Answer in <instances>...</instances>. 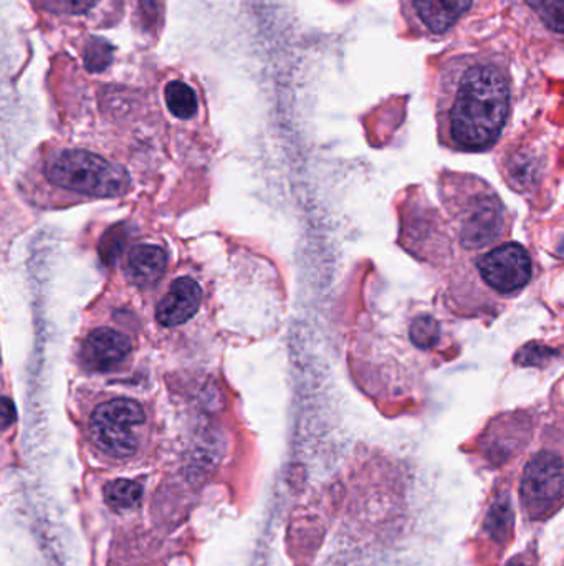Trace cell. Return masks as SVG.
<instances>
[{
    "label": "cell",
    "mask_w": 564,
    "mask_h": 566,
    "mask_svg": "<svg viewBox=\"0 0 564 566\" xmlns=\"http://www.w3.org/2000/svg\"><path fill=\"white\" fill-rule=\"evenodd\" d=\"M512 109V77L496 55L447 58L435 82L438 136L459 151H485L498 141Z\"/></svg>",
    "instance_id": "cell-1"
},
{
    "label": "cell",
    "mask_w": 564,
    "mask_h": 566,
    "mask_svg": "<svg viewBox=\"0 0 564 566\" xmlns=\"http://www.w3.org/2000/svg\"><path fill=\"white\" fill-rule=\"evenodd\" d=\"M47 174L55 186L92 197L119 196L130 186L127 171L89 151H61Z\"/></svg>",
    "instance_id": "cell-2"
},
{
    "label": "cell",
    "mask_w": 564,
    "mask_h": 566,
    "mask_svg": "<svg viewBox=\"0 0 564 566\" xmlns=\"http://www.w3.org/2000/svg\"><path fill=\"white\" fill-rule=\"evenodd\" d=\"M144 423V407L137 401L121 397L96 407L90 419V436L96 449L108 458H133L140 449Z\"/></svg>",
    "instance_id": "cell-3"
},
{
    "label": "cell",
    "mask_w": 564,
    "mask_h": 566,
    "mask_svg": "<svg viewBox=\"0 0 564 566\" xmlns=\"http://www.w3.org/2000/svg\"><path fill=\"white\" fill-rule=\"evenodd\" d=\"M521 500L531 519H544L564 500V461L553 452H540L527 467L520 488Z\"/></svg>",
    "instance_id": "cell-4"
},
{
    "label": "cell",
    "mask_w": 564,
    "mask_h": 566,
    "mask_svg": "<svg viewBox=\"0 0 564 566\" xmlns=\"http://www.w3.org/2000/svg\"><path fill=\"white\" fill-rule=\"evenodd\" d=\"M479 270L483 280L496 292L514 293L530 281V254L518 244L502 245L480 258Z\"/></svg>",
    "instance_id": "cell-5"
},
{
    "label": "cell",
    "mask_w": 564,
    "mask_h": 566,
    "mask_svg": "<svg viewBox=\"0 0 564 566\" xmlns=\"http://www.w3.org/2000/svg\"><path fill=\"white\" fill-rule=\"evenodd\" d=\"M472 0H408L409 22L422 34L443 35L459 24Z\"/></svg>",
    "instance_id": "cell-6"
},
{
    "label": "cell",
    "mask_w": 564,
    "mask_h": 566,
    "mask_svg": "<svg viewBox=\"0 0 564 566\" xmlns=\"http://www.w3.org/2000/svg\"><path fill=\"white\" fill-rule=\"evenodd\" d=\"M131 339L113 328H98L86 336L82 346V361L89 370L113 371L131 355Z\"/></svg>",
    "instance_id": "cell-7"
},
{
    "label": "cell",
    "mask_w": 564,
    "mask_h": 566,
    "mask_svg": "<svg viewBox=\"0 0 564 566\" xmlns=\"http://www.w3.org/2000/svg\"><path fill=\"white\" fill-rule=\"evenodd\" d=\"M201 300L202 290L195 278H177L157 305V323L163 326L184 325L199 312Z\"/></svg>",
    "instance_id": "cell-8"
},
{
    "label": "cell",
    "mask_w": 564,
    "mask_h": 566,
    "mask_svg": "<svg viewBox=\"0 0 564 566\" xmlns=\"http://www.w3.org/2000/svg\"><path fill=\"white\" fill-rule=\"evenodd\" d=\"M167 267V255L157 245L141 244L130 252L127 275L137 286H150L163 277Z\"/></svg>",
    "instance_id": "cell-9"
},
{
    "label": "cell",
    "mask_w": 564,
    "mask_h": 566,
    "mask_svg": "<svg viewBox=\"0 0 564 566\" xmlns=\"http://www.w3.org/2000/svg\"><path fill=\"white\" fill-rule=\"evenodd\" d=\"M512 525H514L512 500L508 499L507 494H502L490 507L485 520V532L493 542L505 543L510 535Z\"/></svg>",
    "instance_id": "cell-10"
},
{
    "label": "cell",
    "mask_w": 564,
    "mask_h": 566,
    "mask_svg": "<svg viewBox=\"0 0 564 566\" xmlns=\"http://www.w3.org/2000/svg\"><path fill=\"white\" fill-rule=\"evenodd\" d=\"M164 99L167 108L176 118L189 119L198 113V96L195 90L184 82H171L166 86Z\"/></svg>",
    "instance_id": "cell-11"
},
{
    "label": "cell",
    "mask_w": 564,
    "mask_h": 566,
    "mask_svg": "<svg viewBox=\"0 0 564 566\" xmlns=\"http://www.w3.org/2000/svg\"><path fill=\"white\" fill-rule=\"evenodd\" d=\"M554 37L564 38V0H525Z\"/></svg>",
    "instance_id": "cell-12"
},
{
    "label": "cell",
    "mask_w": 564,
    "mask_h": 566,
    "mask_svg": "<svg viewBox=\"0 0 564 566\" xmlns=\"http://www.w3.org/2000/svg\"><path fill=\"white\" fill-rule=\"evenodd\" d=\"M106 503L115 510L133 509L143 497V487L138 482L119 478L108 484L105 490Z\"/></svg>",
    "instance_id": "cell-13"
},
{
    "label": "cell",
    "mask_w": 564,
    "mask_h": 566,
    "mask_svg": "<svg viewBox=\"0 0 564 566\" xmlns=\"http://www.w3.org/2000/svg\"><path fill=\"white\" fill-rule=\"evenodd\" d=\"M113 51H115V48L111 47L109 42L98 37L92 38L86 44L85 55H83L86 70L92 73H99L106 70L109 63H111Z\"/></svg>",
    "instance_id": "cell-14"
},
{
    "label": "cell",
    "mask_w": 564,
    "mask_h": 566,
    "mask_svg": "<svg viewBox=\"0 0 564 566\" xmlns=\"http://www.w3.org/2000/svg\"><path fill=\"white\" fill-rule=\"evenodd\" d=\"M440 338V325L431 315L418 316L411 326V339L421 349H431Z\"/></svg>",
    "instance_id": "cell-15"
},
{
    "label": "cell",
    "mask_w": 564,
    "mask_h": 566,
    "mask_svg": "<svg viewBox=\"0 0 564 566\" xmlns=\"http://www.w3.org/2000/svg\"><path fill=\"white\" fill-rule=\"evenodd\" d=\"M44 5L60 14L80 15L93 8V0H44Z\"/></svg>",
    "instance_id": "cell-16"
},
{
    "label": "cell",
    "mask_w": 564,
    "mask_h": 566,
    "mask_svg": "<svg viewBox=\"0 0 564 566\" xmlns=\"http://www.w3.org/2000/svg\"><path fill=\"white\" fill-rule=\"evenodd\" d=\"M553 351L547 346L528 345L517 355V361L524 367H537V365L550 363Z\"/></svg>",
    "instance_id": "cell-17"
},
{
    "label": "cell",
    "mask_w": 564,
    "mask_h": 566,
    "mask_svg": "<svg viewBox=\"0 0 564 566\" xmlns=\"http://www.w3.org/2000/svg\"><path fill=\"white\" fill-rule=\"evenodd\" d=\"M2 414H4V428H9L12 420H14L15 409L14 404H12L8 397H4V403H2Z\"/></svg>",
    "instance_id": "cell-18"
},
{
    "label": "cell",
    "mask_w": 564,
    "mask_h": 566,
    "mask_svg": "<svg viewBox=\"0 0 564 566\" xmlns=\"http://www.w3.org/2000/svg\"><path fill=\"white\" fill-rule=\"evenodd\" d=\"M507 566H533L531 563H528L527 559L521 558H515L514 562L508 563Z\"/></svg>",
    "instance_id": "cell-19"
}]
</instances>
